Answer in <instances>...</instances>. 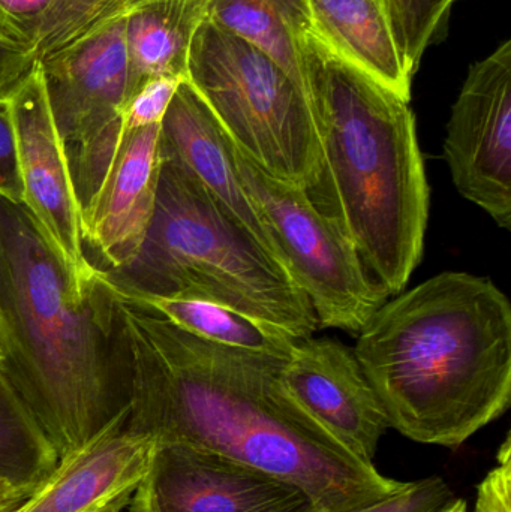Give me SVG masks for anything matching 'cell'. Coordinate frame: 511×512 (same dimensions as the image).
<instances>
[{
  "instance_id": "11",
  "label": "cell",
  "mask_w": 511,
  "mask_h": 512,
  "mask_svg": "<svg viewBox=\"0 0 511 512\" xmlns=\"http://www.w3.org/2000/svg\"><path fill=\"white\" fill-rule=\"evenodd\" d=\"M18 167L23 185V206L41 225L81 285L101 271L84 252L80 204L72 180L65 141L54 122L41 63L36 60L9 96Z\"/></svg>"
},
{
  "instance_id": "9",
  "label": "cell",
  "mask_w": 511,
  "mask_h": 512,
  "mask_svg": "<svg viewBox=\"0 0 511 512\" xmlns=\"http://www.w3.org/2000/svg\"><path fill=\"white\" fill-rule=\"evenodd\" d=\"M128 512H323L293 481L213 451L156 442Z\"/></svg>"
},
{
  "instance_id": "31",
  "label": "cell",
  "mask_w": 511,
  "mask_h": 512,
  "mask_svg": "<svg viewBox=\"0 0 511 512\" xmlns=\"http://www.w3.org/2000/svg\"><path fill=\"white\" fill-rule=\"evenodd\" d=\"M6 360V339L5 333H3L2 322H0V366H2L3 361Z\"/></svg>"
},
{
  "instance_id": "6",
  "label": "cell",
  "mask_w": 511,
  "mask_h": 512,
  "mask_svg": "<svg viewBox=\"0 0 511 512\" xmlns=\"http://www.w3.org/2000/svg\"><path fill=\"white\" fill-rule=\"evenodd\" d=\"M188 81L234 144L276 179L308 192L323 183L308 90L255 45L207 18L195 33Z\"/></svg>"
},
{
  "instance_id": "25",
  "label": "cell",
  "mask_w": 511,
  "mask_h": 512,
  "mask_svg": "<svg viewBox=\"0 0 511 512\" xmlns=\"http://www.w3.org/2000/svg\"><path fill=\"white\" fill-rule=\"evenodd\" d=\"M56 2L57 0H0V32L30 48Z\"/></svg>"
},
{
  "instance_id": "7",
  "label": "cell",
  "mask_w": 511,
  "mask_h": 512,
  "mask_svg": "<svg viewBox=\"0 0 511 512\" xmlns=\"http://www.w3.org/2000/svg\"><path fill=\"white\" fill-rule=\"evenodd\" d=\"M230 150L237 177L282 265L308 297L318 327L359 334L389 297L338 219L321 210L305 189L261 170L231 138Z\"/></svg>"
},
{
  "instance_id": "13",
  "label": "cell",
  "mask_w": 511,
  "mask_h": 512,
  "mask_svg": "<svg viewBox=\"0 0 511 512\" xmlns=\"http://www.w3.org/2000/svg\"><path fill=\"white\" fill-rule=\"evenodd\" d=\"M159 129L123 128L92 194L80 204L84 252L102 273L131 261L149 230L161 176Z\"/></svg>"
},
{
  "instance_id": "22",
  "label": "cell",
  "mask_w": 511,
  "mask_h": 512,
  "mask_svg": "<svg viewBox=\"0 0 511 512\" xmlns=\"http://www.w3.org/2000/svg\"><path fill=\"white\" fill-rule=\"evenodd\" d=\"M144 0H57L42 23L32 48L36 60L83 38L116 18L125 17Z\"/></svg>"
},
{
  "instance_id": "26",
  "label": "cell",
  "mask_w": 511,
  "mask_h": 512,
  "mask_svg": "<svg viewBox=\"0 0 511 512\" xmlns=\"http://www.w3.org/2000/svg\"><path fill=\"white\" fill-rule=\"evenodd\" d=\"M0 195L15 203H23L17 134L9 98H0Z\"/></svg>"
},
{
  "instance_id": "3",
  "label": "cell",
  "mask_w": 511,
  "mask_h": 512,
  "mask_svg": "<svg viewBox=\"0 0 511 512\" xmlns=\"http://www.w3.org/2000/svg\"><path fill=\"white\" fill-rule=\"evenodd\" d=\"M389 426L458 448L509 411L511 304L489 277L444 271L387 300L354 348Z\"/></svg>"
},
{
  "instance_id": "16",
  "label": "cell",
  "mask_w": 511,
  "mask_h": 512,
  "mask_svg": "<svg viewBox=\"0 0 511 512\" xmlns=\"http://www.w3.org/2000/svg\"><path fill=\"white\" fill-rule=\"evenodd\" d=\"M314 33L342 59L410 101L411 75L383 0H309Z\"/></svg>"
},
{
  "instance_id": "18",
  "label": "cell",
  "mask_w": 511,
  "mask_h": 512,
  "mask_svg": "<svg viewBox=\"0 0 511 512\" xmlns=\"http://www.w3.org/2000/svg\"><path fill=\"white\" fill-rule=\"evenodd\" d=\"M207 18L272 57L308 90L302 45L314 32L309 0H210Z\"/></svg>"
},
{
  "instance_id": "17",
  "label": "cell",
  "mask_w": 511,
  "mask_h": 512,
  "mask_svg": "<svg viewBox=\"0 0 511 512\" xmlns=\"http://www.w3.org/2000/svg\"><path fill=\"white\" fill-rule=\"evenodd\" d=\"M209 6L210 0H144L126 15L135 92L152 78L188 80L189 51Z\"/></svg>"
},
{
  "instance_id": "21",
  "label": "cell",
  "mask_w": 511,
  "mask_h": 512,
  "mask_svg": "<svg viewBox=\"0 0 511 512\" xmlns=\"http://www.w3.org/2000/svg\"><path fill=\"white\" fill-rule=\"evenodd\" d=\"M456 2L459 0H383L393 38L411 77L425 51L446 35Z\"/></svg>"
},
{
  "instance_id": "8",
  "label": "cell",
  "mask_w": 511,
  "mask_h": 512,
  "mask_svg": "<svg viewBox=\"0 0 511 512\" xmlns=\"http://www.w3.org/2000/svg\"><path fill=\"white\" fill-rule=\"evenodd\" d=\"M38 62L81 204L92 194L119 143L123 111L135 93L126 15Z\"/></svg>"
},
{
  "instance_id": "4",
  "label": "cell",
  "mask_w": 511,
  "mask_h": 512,
  "mask_svg": "<svg viewBox=\"0 0 511 512\" xmlns=\"http://www.w3.org/2000/svg\"><path fill=\"white\" fill-rule=\"evenodd\" d=\"M302 59L329 215L384 294L395 297L422 261L431 195L410 101L314 32L303 42Z\"/></svg>"
},
{
  "instance_id": "5",
  "label": "cell",
  "mask_w": 511,
  "mask_h": 512,
  "mask_svg": "<svg viewBox=\"0 0 511 512\" xmlns=\"http://www.w3.org/2000/svg\"><path fill=\"white\" fill-rule=\"evenodd\" d=\"M104 276L134 300L210 301L276 325L297 340L318 328L308 297L284 265L168 159H162L155 213L140 251Z\"/></svg>"
},
{
  "instance_id": "2",
  "label": "cell",
  "mask_w": 511,
  "mask_h": 512,
  "mask_svg": "<svg viewBox=\"0 0 511 512\" xmlns=\"http://www.w3.org/2000/svg\"><path fill=\"white\" fill-rule=\"evenodd\" d=\"M2 370L59 460L125 426L134 364L119 292L81 285L21 203L0 195Z\"/></svg>"
},
{
  "instance_id": "23",
  "label": "cell",
  "mask_w": 511,
  "mask_h": 512,
  "mask_svg": "<svg viewBox=\"0 0 511 512\" xmlns=\"http://www.w3.org/2000/svg\"><path fill=\"white\" fill-rule=\"evenodd\" d=\"M455 499V493L441 477L407 483L380 501L345 512H438Z\"/></svg>"
},
{
  "instance_id": "24",
  "label": "cell",
  "mask_w": 511,
  "mask_h": 512,
  "mask_svg": "<svg viewBox=\"0 0 511 512\" xmlns=\"http://www.w3.org/2000/svg\"><path fill=\"white\" fill-rule=\"evenodd\" d=\"M183 80L173 77H158L147 80L132 96L123 111V128L161 125L177 87Z\"/></svg>"
},
{
  "instance_id": "28",
  "label": "cell",
  "mask_w": 511,
  "mask_h": 512,
  "mask_svg": "<svg viewBox=\"0 0 511 512\" xmlns=\"http://www.w3.org/2000/svg\"><path fill=\"white\" fill-rule=\"evenodd\" d=\"M36 62L26 45L0 32V98H9Z\"/></svg>"
},
{
  "instance_id": "30",
  "label": "cell",
  "mask_w": 511,
  "mask_h": 512,
  "mask_svg": "<svg viewBox=\"0 0 511 512\" xmlns=\"http://www.w3.org/2000/svg\"><path fill=\"white\" fill-rule=\"evenodd\" d=\"M438 512H468V504L464 499H453L449 505Z\"/></svg>"
},
{
  "instance_id": "12",
  "label": "cell",
  "mask_w": 511,
  "mask_h": 512,
  "mask_svg": "<svg viewBox=\"0 0 511 512\" xmlns=\"http://www.w3.org/2000/svg\"><path fill=\"white\" fill-rule=\"evenodd\" d=\"M288 396L321 429L366 463H374L390 429L354 349L335 339L299 340L281 367Z\"/></svg>"
},
{
  "instance_id": "10",
  "label": "cell",
  "mask_w": 511,
  "mask_h": 512,
  "mask_svg": "<svg viewBox=\"0 0 511 512\" xmlns=\"http://www.w3.org/2000/svg\"><path fill=\"white\" fill-rule=\"evenodd\" d=\"M444 159L465 200L511 227V41L474 63L452 107Z\"/></svg>"
},
{
  "instance_id": "1",
  "label": "cell",
  "mask_w": 511,
  "mask_h": 512,
  "mask_svg": "<svg viewBox=\"0 0 511 512\" xmlns=\"http://www.w3.org/2000/svg\"><path fill=\"white\" fill-rule=\"evenodd\" d=\"M120 295L134 364L126 429L213 451L293 481L323 512L401 490L342 447L288 396L285 360L224 348Z\"/></svg>"
},
{
  "instance_id": "20",
  "label": "cell",
  "mask_w": 511,
  "mask_h": 512,
  "mask_svg": "<svg viewBox=\"0 0 511 512\" xmlns=\"http://www.w3.org/2000/svg\"><path fill=\"white\" fill-rule=\"evenodd\" d=\"M59 456L0 370V480L36 492Z\"/></svg>"
},
{
  "instance_id": "27",
  "label": "cell",
  "mask_w": 511,
  "mask_h": 512,
  "mask_svg": "<svg viewBox=\"0 0 511 512\" xmlns=\"http://www.w3.org/2000/svg\"><path fill=\"white\" fill-rule=\"evenodd\" d=\"M474 512H511V438L507 433L497 453V465L477 487Z\"/></svg>"
},
{
  "instance_id": "19",
  "label": "cell",
  "mask_w": 511,
  "mask_h": 512,
  "mask_svg": "<svg viewBox=\"0 0 511 512\" xmlns=\"http://www.w3.org/2000/svg\"><path fill=\"white\" fill-rule=\"evenodd\" d=\"M134 301L164 316L186 333L224 348L287 360L299 342L276 325L210 301L176 298H143Z\"/></svg>"
},
{
  "instance_id": "15",
  "label": "cell",
  "mask_w": 511,
  "mask_h": 512,
  "mask_svg": "<svg viewBox=\"0 0 511 512\" xmlns=\"http://www.w3.org/2000/svg\"><path fill=\"white\" fill-rule=\"evenodd\" d=\"M159 153L162 159L185 168L228 215L281 262L237 177L230 137L188 80L179 84L162 119Z\"/></svg>"
},
{
  "instance_id": "14",
  "label": "cell",
  "mask_w": 511,
  "mask_h": 512,
  "mask_svg": "<svg viewBox=\"0 0 511 512\" xmlns=\"http://www.w3.org/2000/svg\"><path fill=\"white\" fill-rule=\"evenodd\" d=\"M156 441L125 426L62 457L18 512H120L149 469Z\"/></svg>"
},
{
  "instance_id": "29",
  "label": "cell",
  "mask_w": 511,
  "mask_h": 512,
  "mask_svg": "<svg viewBox=\"0 0 511 512\" xmlns=\"http://www.w3.org/2000/svg\"><path fill=\"white\" fill-rule=\"evenodd\" d=\"M35 492L0 480V512H18Z\"/></svg>"
}]
</instances>
